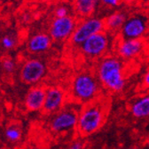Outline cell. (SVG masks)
Masks as SVG:
<instances>
[{
  "instance_id": "obj_29",
  "label": "cell",
  "mask_w": 149,
  "mask_h": 149,
  "mask_svg": "<svg viewBox=\"0 0 149 149\" xmlns=\"http://www.w3.org/2000/svg\"><path fill=\"white\" fill-rule=\"evenodd\" d=\"M146 145H147V146L149 147V139H148L146 140Z\"/></svg>"
},
{
  "instance_id": "obj_6",
  "label": "cell",
  "mask_w": 149,
  "mask_h": 149,
  "mask_svg": "<svg viewBox=\"0 0 149 149\" xmlns=\"http://www.w3.org/2000/svg\"><path fill=\"white\" fill-rule=\"evenodd\" d=\"M109 37L104 31L97 33L81 45L82 52L89 57H100L109 47Z\"/></svg>"
},
{
  "instance_id": "obj_9",
  "label": "cell",
  "mask_w": 149,
  "mask_h": 149,
  "mask_svg": "<svg viewBox=\"0 0 149 149\" xmlns=\"http://www.w3.org/2000/svg\"><path fill=\"white\" fill-rule=\"evenodd\" d=\"M146 18L143 15L136 14L127 18L121 33L123 39H139L146 33Z\"/></svg>"
},
{
  "instance_id": "obj_18",
  "label": "cell",
  "mask_w": 149,
  "mask_h": 149,
  "mask_svg": "<svg viewBox=\"0 0 149 149\" xmlns=\"http://www.w3.org/2000/svg\"><path fill=\"white\" fill-rule=\"evenodd\" d=\"M14 62L11 59H4L2 61V68L6 73H13L14 71Z\"/></svg>"
},
{
  "instance_id": "obj_14",
  "label": "cell",
  "mask_w": 149,
  "mask_h": 149,
  "mask_svg": "<svg viewBox=\"0 0 149 149\" xmlns=\"http://www.w3.org/2000/svg\"><path fill=\"white\" fill-rule=\"evenodd\" d=\"M130 114L135 118L144 119L149 117V94L141 96L130 105Z\"/></svg>"
},
{
  "instance_id": "obj_1",
  "label": "cell",
  "mask_w": 149,
  "mask_h": 149,
  "mask_svg": "<svg viewBox=\"0 0 149 149\" xmlns=\"http://www.w3.org/2000/svg\"><path fill=\"white\" fill-rule=\"evenodd\" d=\"M123 64L116 57H106L99 64L98 78L111 91L120 92L126 84Z\"/></svg>"
},
{
  "instance_id": "obj_19",
  "label": "cell",
  "mask_w": 149,
  "mask_h": 149,
  "mask_svg": "<svg viewBox=\"0 0 149 149\" xmlns=\"http://www.w3.org/2000/svg\"><path fill=\"white\" fill-rule=\"evenodd\" d=\"M68 16V9L64 6H61L55 10V17L56 18H64Z\"/></svg>"
},
{
  "instance_id": "obj_15",
  "label": "cell",
  "mask_w": 149,
  "mask_h": 149,
  "mask_svg": "<svg viewBox=\"0 0 149 149\" xmlns=\"http://www.w3.org/2000/svg\"><path fill=\"white\" fill-rule=\"evenodd\" d=\"M126 20H127V17L124 13L116 12L108 15L104 23H105V27L107 29L113 32H116V31H119L122 29Z\"/></svg>"
},
{
  "instance_id": "obj_30",
  "label": "cell",
  "mask_w": 149,
  "mask_h": 149,
  "mask_svg": "<svg viewBox=\"0 0 149 149\" xmlns=\"http://www.w3.org/2000/svg\"><path fill=\"white\" fill-rule=\"evenodd\" d=\"M129 149H138V148H136V147H130V148H129Z\"/></svg>"
},
{
  "instance_id": "obj_3",
  "label": "cell",
  "mask_w": 149,
  "mask_h": 149,
  "mask_svg": "<svg viewBox=\"0 0 149 149\" xmlns=\"http://www.w3.org/2000/svg\"><path fill=\"white\" fill-rule=\"evenodd\" d=\"M72 91L77 100L90 102L98 95L99 84L96 78L91 74L82 73L74 78Z\"/></svg>"
},
{
  "instance_id": "obj_20",
  "label": "cell",
  "mask_w": 149,
  "mask_h": 149,
  "mask_svg": "<svg viewBox=\"0 0 149 149\" xmlns=\"http://www.w3.org/2000/svg\"><path fill=\"white\" fill-rule=\"evenodd\" d=\"M100 1L106 6L114 7V6H117L123 0H100Z\"/></svg>"
},
{
  "instance_id": "obj_26",
  "label": "cell",
  "mask_w": 149,
  "mask_h": 149,
  "mask_svg": "<svg viewBox=\"0 0 149 149\" xmlns=\"http://www.w3.org/2000/svg\"><path fill=\"white\" fill-rule=\"evenodd\" d=\"M140 2L143 3V4L147 5V4H149V0H140Z\"/></svg>"
},
{
  "instance_id": "obj_28",
  "label": "cell",
  "mask_w": 149,
  "mask_h": 149,
  "mask_svg": "<svg viewBox=\"0 0 149 149\" xmlns=\"http://www.w3.org/2000/svg\"><path fill=\"white\" fill-rule=\"evenodd\" d=\"M41 1H44V2H50V1H52V0H41Z\"/></svg>"
},
{
  "instance_id": "obj_2",
  "label": "cell",
  "mask_w": 149,
  "mask_h": 149,
  "mask_svg": "<svg viewBox=\"0 0 149 149\" xmlns=\"http://www.w3.org/2000/svg\"><path fill=\"white\" fill-rule=\"evenodd\" d=\"M106 120V107L100 102L88 103L79 112L77 130L83 136L96 132Z\"/></svg>"
},
{
  "instance_id": "obj_5",
  "label": "cell",
  "mask_w": 149,
  "mask_h": 149,
  "mask_svg": "<svg viewBox=\"0 0 149 149\" xmlns=\"http://www.w3.org/2000/svg\"><path fill=\"white\" fill-rule=\"evenodd\" d=\"M79 113L72 107H65L61 109L56 114L50 123L52 132L61 133L74 130L77 127Z\"/></svg>"
},
{
  "instance_id": "obj_13",
  "label": "cell",
  "mask_w": 149,
  "mask_h": 149,
  "mask_svg": "<svg viewBox=\"0 0 149 149\" xmlns=\"http://www.w3.org/2000/svg\"><path fill=\"white\" fill-rule=\"evenodd\" d=\"M52 45V37L45 33H39L33 36L29 41L28 48L30 52L39 53L47 51Z\"/></svg>"
},
{
  "instance_id": "obj_11",
  "label": "cell",
  "mask_w": 149,
  "mask_h": 149,
  "mask_svg": "<svg viewBox=\"0 0 149 149\" xmlns=\"http://www.w3.org/2000/svg\"><path fill=\"white\" fill-rule=\"evenodd\" d=\"M46 97V89L42 86H34L29 90L24 100V105L29 111L43 110Z\"/></svg>"
},
{
  "instance_id": "obj_23",
  "label": "cell",
  "mask_w": 149,
  "mask_h": 149,
  "mask_svg": "<svg viewBox=\"0 0 149 149\" xmlns=\"http://www.w3.org/2000/svg\"><path fill=\"white\" fill-rule=\"evenodd\" d=\"M143 84L146 88H149V69L148 71L145 74L144 78H143Z\"/></svg>"
},
{
  "instance_id": "obj_16",
  "label": "cell",
  "mask_w": 149,
  "mask_h": 149,
  "mask_svg": "<svg viewBox=\"0 0 149 149\" xmlns=\"http://www.w3.org/2000/svg\"><path fill=\"white\" fill-rule=\"evenodd\" d=\"M98 2L91 3H77L76 2V10L77 13L83 17H89L96 9Z\"/></svg>"
},
{
  "instance_id": "obj_27",
  "label": "cell",
  "mask_w": 149,
  "mask_h": 149,
  "mask_svg": "<svg viewBox=\"0 0 149 149\" xmlns=\"http://www.w3.org/2000/svg\"><path fill=\"white\" fill-rule=\"evenodd\" d=\"M29 149H42V148H40L39 146H32V147H30Z\"/></svg>"
},
{
  "instance_id": "obj_12",
  "label": "cell",
  "mask_w": 149,
  "mask_h": 149,
  "mask_svg": "<svg viewBox=\"0 0 149 149\" xmlns=\"http://www.w3.org/2000/svg\"><path fill=\"white\" fill-rule=\"evenodd\" d=\"M143 50V43L139 39H123L116 51L121 58L129 60L138 56Z\"/></svg>"
},
{
  "instance_id": "obj_8",
  "label": "cell",
  "mask_w": 149,
  "mask_h": 149,
  "mask_svg": "<svg viewBox=\"0 0 149 149\" xmlns=\"http://www.w3.org/2000/svg\"><path fill=\"white\" fill-rule=\"evenodd\" d=\"M77 26L76 21L71 16L55 18L50 28V36L57 41L65 40L72 36Z\"/></svg>"
},
{
  "instance_id": "obj_4",
  "label": "cell",
  "mask_w": 149,
  "mask_h": 149,
  "mask_svg": "<svg viewBox=\"0 0 149 149\" xmlns=\"http://www.w3.org/2000/svg\"><path fill=\"white\" fill-rule=\"evenodd\" d=\"M104 28L105 23L102 20L99 18L89 17L77 26L71 36V42L74 45H81L91 36L102 32Z\"/></svg>"
},
{
  "instance_id": "obj_7",
  "label": "cell",
  "mask_w": 149,
  "mask_h": 149,
  "mask_svg": "<svg viewBox=\"0 0 149 149\" xmlns=\"http://www.w3.org/2000/svg\"><path fill=\"white\" fill-rule=\"evenodd\" d=\"M46 73V68L43 61L32 59L27 61L21 69V79L28 84H35L41 81Z\"/></svg>"
},
{
  "instance_id": "obj_25",
  "label": "cell",
  "mask_w": 149,
  "mask_h": 149,
  "mask_svg": "<svg viewBox=\"0 0 149 149\" xmlns=\"http://www.w3.org/2000/svg\"><path fill=\"white\" fill-rule=\"evenodd\" d=\"M135 0H123V2H124V3H127V4H130V3H132V2H134Z\"/></svg>"
},
{
  "instance_id": "obj_24",
  "label": "cell",
  "mask_w": 149,
  "mask_h": 149,
  "mask_svg": "<svg viewBox=\"0 0 149 149\" xmlns=\"http://www.w3.org/2000/svg\"><path fill=\"white\" fill-rule=\"evenodd\" d=\"M77 3H91V2H98V0H76Z\"/></svg>"
},
{
  "instance_id": "obj_10",
  "label": "cell",
  "mask_w": 149,
  "mask_h": 149,
  "mask_svg": "<svg viewBox=\"0 0 149 149\" xmlns=\"http://www.w3.org/2000/svg\"><path fill=\"white\" fill-rule=\"evenodd\" d=\"M66 96L63 90L59 87H51L46 90V97L43 111L46 114L59 112L65 101Z\"/></svg>"
},
{
  "instance_id": "obj_17",
  "label": "cell",
  "mask_w": 149,
  "mask_h": 149,
  "mask_svg": "<svg viewBox=\"0 0 149 149\" xmlns=\"http://www.w3.org/2000/svg\"><path fill=\"white\" fill-rule=\"evenodd\" d=\"M5 135L9 141L14 143V142H18L22 139V129L18 125L12 124L6 128V132H5Z\"/></svg>"
},
{
  "instance_id": "obj_21",
  "label": "cell",
  "mask_w": 149,
  "mask_h": 149,
  "mask_svg": "<svg viewBox=\"0 0 149 149\" xmlns=\"http://www.w3.org/2000/svg\"><path fill=\"white\" fill-rule=\"evenodd\" d=\"M2 45L6 49H11L14 45V41L12 38H10L9 36H5L2 40Z\"/></svg>"
},
{
  "instance_id": "obj_22",
  "label": "cell",
  "mask_w": 149,
  "mask_h": 149,
  "mask_svg": "<svg viewBox=\"0 0 149 149\" xmlns=\"http://www.w3.org/2000/svg\"><path fill=\"white\" fill-rule=\"evenodd\" d=\"M68 149H84V144H83V142L77 140V141L73 142Z\"/></svg>"
}]
</instances>
